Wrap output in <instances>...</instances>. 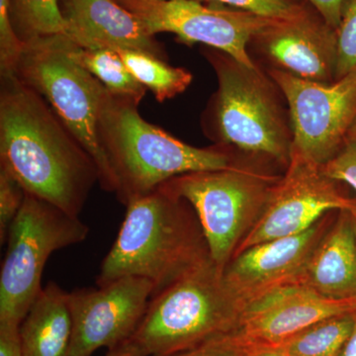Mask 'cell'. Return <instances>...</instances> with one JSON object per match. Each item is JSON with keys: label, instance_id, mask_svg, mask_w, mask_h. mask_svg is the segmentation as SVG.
<instances>
[{"label": "cell", "instance_id": "1", "mask_svg": "<svg viewBox=\"0 0 356 356\" xmlns=\"http://www.w3.org/2000/svg\"><path fill=\"white\" fill-rule=\"evenodd\" d=\"M0 168L26 193L79 217L97 166L43 96L16 76L1 77Z\"/></svg>", "mask_w": 356, "mask_h": 356}, {"label": "cell", "instance_id": "2", "mask_svg": "<svg viewBox=\"0 0 356 356\" xmlns=\"http://www.w3.org/2000/svg\"><path fill=\"white\" fill-rule=\"evenodd\" d=\"M126 207L96 278L98 286L136 276L153 283L154 296L212 259L197 215L184 198L159 187Z\"/></svg>", "mask_w": 356, "mask_h": 356}, {"label": "cell", "instance_id": "3", "mask_svg": "<svg viewBox=\"0 0 356 356\" xmlns=\"http://www.w3.org/2000/svg\"><path fill=\"white\" fill-rule=\"evenodd\" d=\"M139 104L107 93L98 120V138L117 184L116 196L127 206L185 173L229 168L233 147H196L145 120Z\"/></svg>", "mask_w": 356, "mask_h": 356}, {"label": "cell", "instance_id": "4", "mask_svg": "<svg viewBox=\"0 0 356 356\" xmlns=\"http://www.w3.org/2000/svg\"><path fill=\"white\" fill-rule=\"evenodd\" d=\"M203 55L217 76L218 89L204 114L206 135L250 156L286 168L293 132L282 91L261 67H245L233 57L206 47Z\"/></svg>", "mask_w": 356, "mask_h": 356}, {"label": "cell", "instance_id": "5", "mask_svg": "<svg viewBox=\"0 0 356 356\" xmlns=\"http://www.w3.org/2000/svg\"><path fill=\"white\" fill-rule=\"evenodd\" d=\"M245 304L212 259L154 295L130 341L145 356H172L235 331Z\"/></svg>", "mask_w": 356, "mask_h": 356}, {"label": "cell", "instance_id": "6", "mask_svg": "<svg viewBox=\"0 0 356 356\" xmlns=\"http://www.w3.org/2000/svg\"><path fill=\"white\" fill-rule=\"evenodd\" d=\"M266 163L270 161L254 158L242 163L236 158L229 168L185 173L161 186L191 204L211 259L222 270L261 219L282 175L271 172Z\"/></svg>", "mask_w": 356, "mask_h": 356}, {"label": "cell", "instance_id": "7", "mask_svg": "<svg viewBox=\"0 0 356 356\" xmlns=\"http://www.w3.org/2000/svg\"><path fill=\"white\" fill-rule=\"evenodd\" d=\"M65 35L24 43L15 76L43 96L95 161L103 191L116 193L113 173L98 138L100 109L108 89L70 57Z\"/></svg>", "mask_w": 356, "mask_h": 356}, {"label": "cell", "instance_id": "8", "mask_svg": "<svg viewBox=\"0 0 356 356\" xmlns=\"http://www.w3.org/2000/svg\"><path fill=\"white\" fill-rule=\"evenodd\" d=\"M88 234L79 217L26 193L7 236L0 273V322L21 325L43 289L42 275L49 257L83 243Z\"/></svg>", "mask_w": 356, "mask_h": 356}, {"label": "cell", "instance_id": "9", "mask_svg": "<svg viewBox=\"0 0 356 356\" xmlns=\"http://www.w3.org/2000/svg\"><path fill=\"white\" fill-rule=\"evenodd\" d=\"M286 99L292 151L320 165L337 156L356 120V70L332 83L307 81L268 69Z\"/></svg>", "mask_w": 356, "mask_h": 356}, {"label": "cell", "instance_id": "10", "mask_svg": "<svg viewBox=\"0 0 356 356\" xmlns=\"http://www.w3.org/2000/svg\"><path fill=\"white\" fill-rule=\"evenodd\" d=\"M137 16L154 35L172 33L180 41L224 51L245 65L255 67L248 51L250 40L273 18L261 17L236 8L204 6L199 0H115Z\"/></svg>", "mask_w": 356, "mask_h": 356}, {"label": "cell", "instance_id": "11", "mask_svg": "<svg viewBox=\"0 0 356 356\" xmlns=\"http://www.w3.org/2000/svg\"><path fill=\"white\" fill-rule=\"evenodd\" d=\"M341 184L330 177L323 165L292 151L264 214L235 257L252 245L305 232L332 211L356 213V199L346 195Z\"/></svg>", "mask_w": 356, "mask_h": 356}, {"label": "cell", "instance_id": "12", "mask_svg": "<svg viewBox=\"0 0 356 356\" xmlns=\"http://www.w3.org/2000/svg\"><path fill=\"white\" fill-rule=\"evenodd\" d=\"M154 294L153 283L136 276L69 292L72 356H91L99 348L113 350L130 341Z\"/></svg>", "mask_w": 356, "mask_h": 356}, {"label": "cell", "instance_id": "13", "mask_svg": "<svg viewBox=\"0 0 356 356\" xmlns=\"http://www.w3.org/2000/svg\"><path fill=\"white\" fill-rule=\"evenodd\" d=\"M248 47L270 69L316 83L336 81V29L310 3L297 15L271 21L252 37Z\"/></svg>", "mask_w": 356, "mask_h": 356}, {"label": "cell", "instance_id": "14", "mask_svg": "<svg viewBox=\"0 0 356 356\" xmlns=\"http://www.w3.org/2000/svg\"><path fill=\"white\" fill-rule=\"evenodd\" d=\"M355 312L356 299L327 298L290 284L248 304L235 331L227 336L238 348L283 346L320 321Z\"/></svg>", "mask_w": 356, "mask_h": 356}, {"label": "cell", "instance_id": "15", "mask_svg": "<svg viewBox=\"0 0 356 356\" xmlns=\"http://www.w3.org/2000/svg\"><path fill=\"white\" fill-rule=\"evenodd\" d=\"M337 212L327 213L305 232L252 245L234 257L224 276L245 306L278 288L295 284Z\"/></svg>", "mask_w": 356, "mask_h": 356}, {"label": "cell", "instance_id": "16", "mask_svg": "<svg viewBox=\"0 0 356 356\" xmlns=\"http://www.w3.org/2000/svg\"><path fill=\"white\" fill-rule=\"evenodd\" d=\"M67 34L89 50H135L165 60L163 44L146 24L115 0H58Z\"/></svg>", "mask_w": 356, "mask_h": 356}, {"label": "cell", "instance_id": "17", "mask_svg": "<svg viewBox=\"0 0 356 356\" xmlns=\"http://www.w3.org/2000/svg\"><path fill=\"white\" fill-rule=\"evenodd\" d=\"M353 213L337 211L295 284L308 287L327 298L356 299V219Z\"/></svg>", "mask_w": 356, "mask_h": 356}, {"label": "cell", "instance_id": "18", "mask_svg": "<svg viewBox=\"0 0 356 356\" xmlns=\"http://www.w3.org/2000/svg\"><path fill=\"white\" fill-rule=\"evenodd\" d=\"M23 356H72L69 292L49 282L20 325Z\"/></svg>", "mask_w": 356, "mask_h": 356}, {"label": "cell", "instance_id": "19", "mask_svg": "<svg viewBox=\"0 0 356 356\" xmlns=\"http://www.w3.org/2000/svg\"><path fill=\"white\" fill-rule=\"evenodd\" d=\"M69 51L74 62L93 74L110 93L128 98L138 104L147 88L132 76L119 54L109 49L89 50L70 39Z\"/></svg>", "mask_w": 356, "mask_h": 356}, {"label": "cell", "instance_id": "20", "mask_svg": "<svg viewBox=\"0 0 356 356\" xmlns=\"http://www.w3.org/2000/svg\"><path fill=\"white\" fill-rule=\"evenodd\" d=\"M129 72L159 102L172 99L191 86L192 74L182 67L168 65L163 58L135 50H117Z\"/></svg>", "mask_w": 356, "mask_h": 356}, {"label": "cell", "instance_id": "21", "mask_svg": "<svg viewBox=\"0 0 356 356\" xmlns=\"http://www.w3.org/2000/svg\"><path fill=\"white\" fill-rule=\"evenodd\" d=\"M355 313L320 321L283 346L290 356H339L353 331Z\"/></svg>", "mask_w": 356, "mask_h": 356}, {"label": "cell", "instance_id": "22", "mask_svg": "<svg viewBox=\"0 0 356 356\" xmlns=\"http://www.w3.org/2000/svg\"><path fill=\"white\" fill-rule=\"evenodd\" d=\"M14 29L23 43L51 35H65L58 0H9Z\"/></svg>", "mask_w": 356, "mask_h": 356}, {"label": "cell", "instance_id": "23", "mask_svg": "<svg viewBox=\"0 0 356 356\" xmlns=\"http://www.w3.org/2000/svg\"><path fill=\"white\" fill-rule=\"evenodd\" d=\"M336 31L337 81L356 70V0H343Z\"/></svg>", "mask_w": 356, "mask_h": 356}, {"label": "cell", "instance_id": "24", "mask_svg": "<svg viewBox=\"0 0 356 356\" xmlns=\"http://www.w3.org/2000/svg\"><path fill=\"white\" fill-rule=\"evenodd\" d=\"M24 43L14 29L9 9V0H0V74L15 76L16 67L22 55Z\"/></svg>", "mask_w": 356, "mask_h": 356}, {"label": "cell", "instance_id": "25", "mask_svg": "<svg viewBox=\"0 0 356 356\" xmlns=\"http://www.w3.org/2000/svg\"><path fill=\"white\" fill-rule=\"evenodd\" d=\"M213 4H226L261 17L280 19L301 13L309 2L306 0H199Z\"/></svg>", "mask_w": 356, "mask_h": 356}, {"label": "cell", "instance_id": "26", "mask_svg": "<svg viewBox=\"0 0 356 356\" xmlns=\"http://www.w3.org/2000/svg\"><path fill=\"white\" fill-rule=\"evenodd\" d=\"M26 191L19 182L0 168V242L6 243L9 229L24 203Z\"/></svg>", "mask_w": 356, "mask_h": 356}, {"label": "cell", "instance_id": "27", "mask_svg": "<svg viewBox=\"0 0 356 356\" xmlns=\"http://www.w3.org/2000/svg\"><path fill=\"white\" fill-rule=\"evenodd\" d=\"M323 168L332 179L348 185L356 192V142L348 140L341 151Z\"/></svg>", "mask_w": 356, "mask_h": 356}, {"label": "cell", "instance_id": "28", "mask_svg": "<svg viewBox=\"0 0 356 356\" xmlns=\"http://www.w3.org/2000/svg\"><path fill=\"white\" fill-rule=\"evenodd\" d=\"M172 356H245L227 334L215 337L196 348L182 351Z\"/></svg>", "mask_w": 356, "mask_h": 356}, {"label": "cell", "instance_id": "29", "mask_svg": "<svg viewBox=\"0 0 356 356\" xmlns=\"http://www.w3.org/2000/svg\"><path fill=\"white\" fill-rule=\"evenodd\" d=\"M0 356H23L19 324L0 322Z\"/></svg>", "mask_w": 356, "mask_h": 356}, {"label": "cell", "instance_id": "30", "mask_svg": "<svg viewBox=\"0 0 356 356\" xmlns=\"http://www.w3.org/2000/svg\"><path fill=\"white\" fill-rule=\"evenodd\" d=\"M318 13L325 22L337 30L341 20V9L343 0H306Z\"/></svg>", "mask_w": 356, "mask_h": 356}, {"label": "cell", "instance_id": "31", "mask_svg": "<svg viewBox=\"0 0 356 356\" xmlns=\"http://www.w3.org/2000/svg\"><path fill=\"white\" fill-rule=\"evenodd\" d=\"M240 348L245 356H290L284 346H248V348Z\"/></svg>", "mask_w": 356, "mask_h": 356}, {"label": "cell", "instance_id": "32", "mask_svg": "<svg viewBox=\"0 0 356 356\" xmlns=\"http://www.w3.org/2000/svg\"><path fill=\"white\" fill-rule=\"evenodd\" d=\"M105 356H145L140 353L139 348L131 343L130 341L127 343L121 344L117 346L113 350H109L108 353Z\"/></svg>", "mask_w": 356, "mask_h": 356}, {"label": "cell", "instance_id": "33", "mask_svg": "<svg viewBox=\"0 0 356 356\" xmlns=\"http://www.w3.org/2000/svg\"><path fill=\"white\" fill-rule=\"evenodd\" d=\"M339 356H356V312L355 313V323L350 337L343 344Z\"/></svg>", "mask_w": 356, "mask_h": 356}, {"label": "cell", "instance_id": "34", "mask_svg": "<svg viewBox=\"0 0 356 356\" xmlns=\"http://www.w3.org/2000/svg\"><path fill=\"white\" fill-rule=\"evenodd\" d=\"M348 140H353V142H356V120L355 124H353V128H351L350 134H348Z\"/></svg>", "mask_w": 356, "mask_h": 356}, {"label": "cell", "instance_id": "35", "mask_svg": "<svg viewBox=\"0 0 356 356\" xmlns=\"http://www.w3.org/2000/svg\"><path fill=\"white\" fill-rule=\"evenodd\" d=\"M154 1H166V0H154Z\"/></svg>", "mask_w": 356, "mask_h": 356}, {"label": "cell", "instance_id": "36", "mask_svg": "<svg viewBox=\"0 0 356 356\" xmlns=\"http://www.w3.org/2000/svg\"><path fill=\"white\" fill-rule=\"evenodd\" d=\"M353 214H355V219H356V213H353Z\"/></svg>", "mask_w": 356, "mask_h": 356}]
</instances>
